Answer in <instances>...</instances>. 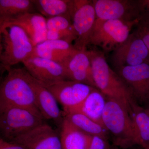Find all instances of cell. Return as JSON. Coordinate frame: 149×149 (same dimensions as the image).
Here are the masks:
<instances>
[{
  "label": "cell",
  "instance_id": "6da1fadb",
  "mask_svg": "<svg viewBox=\"0 0 149 149\" xmlns=\"http://www.w3.org/2000/svg\"><path fill=\"white\" fill-rule=\"evenodd\" d=\"M7 72L0 86V111L21 108L43 118L36 105L35 93L27 70L24 68H11Z\"/></svg>",
  "mask_w": 149,
  "mask_h": 149
},
{
  "label": "cell",
  "instance_id": "7a4b0ae2",
  "mask_svg": "<svg viewBox=\"0 0 149 149\" xmlns=\"http://www.w3.org/2000/svg\"><path fill=\"white\" fill-rule=\"evenodd\" d=\"M102 122L113 146L122 149L141 146V141L130 112L120 102L107 99Z\"/></svg>",
  "mask_w": 149,
  "mask_h": 149
},
{
  "label": "cell",
  "instance_id": "3957f363",
  "mask_svg": "<svg viewBox=\"0 0 149 149\" xmlns=\"http://www.w3.org/2000/svg\"><path fill=\"white\" fill-rule=\"evenodd\" d=\"M88 52L96 88L107 99L120 102L130 111V105L135 100L124 81L108 64L104 53Z\"/></svg>",
  "mask_w": 149,
  "mask_h": 149
},
{
  "label": "cell",
  "instance_id": "277c9868",
  "mask_svg": "<svg viewBox=\"0 0 149 149\" xmlns=\"http://www.w3.org/2000/svg\"><path fill=\"white\" fill-rule=\"evenodd\" d=\"M1 66L7 71L34 55L35 46L24 30L14 24L0 28Z\"/></svg>",
  "mask_w": 149,
  "mask_h": 149
},
{
  "label": "cell",
  "instance_id": "5b68a950",
  "mask_svg": "<svg viewBox=\"0 0 149 149\" xmlns=\"http://www.w3.org/2000/svg\"><path fill=\"white\" fill-rule=\"evenodd\" d=\"M139 22L97 19L89 45L100 47L106 52H113L127 40L132 28Z\"/></svg>",
  "mask_w": 149,
  "mask_h": 149
},
{
  "label": "cell",
  "instance_id": "8992f818",
  "mask_svg": "<svg viewBox=\"0 0 149 149\" xmlns=\"http://www.w3.org/2000/svg\"><path fill=\"white\" fill-rule=\"evenodd\" d=\"M45 119L32 112L18 107L0 111L1 138L11 141L46 123Z\"/></svg>",
  "mask_w": 149,
  "mask_h": 149
},
{
  "label": "cell",
  "instance_id": "52a82bcc",
  "mask_svg": "<svg viewBox=\"0 0 149 149\" xmlns=\"http://www.w3.org/2000/svg\"><path fill=\"white\" fill-rule=\"evenodd\" d=\"M71 18L77 37L74 47L79 50H87L97 19L93 1L74 0Z\"/></svg>",
  "mask_w": 149,
  "mask_h": 149
},
{
  "label": "cell",
  "instance_id": "ba28073f",
  "mask_svg": "<svg viewBox=\"0 0 149 149\" xmlns=\"http://www.w3.org/2000/svg\"><path fill=\"white\" fill-rule=\"evenodd\" d=\"M45 87L62 106L63 113L74 111L78 108L95 88L68 80L59 81Z\"/></svg>",
  "mask_w": 149,
  "mask_h": 149
},
{
  "label": "cell",
  "instance_id": "9c48e42d",
  "mask_svg": "<svg viewBox=\"0 0 149 149\" xmlns=\"http://www.w3.org/2000/svg\"><path fill=\"white\" fill-rule=\"evenodd\" d=\"M93 1L97 19L140 21L141 13L139 1L94 0Z\"/></svg>",
  "mask_w": 149,
  "mask_h": 149
},
{
  "label": "cell",
  "instance_id": "30bf717a",
  "mask_svg": "<svg viewBox=\"0 0 149 149\" xmlns=\"http://www.w3.org/2000/svg\"><path fill=\"white\" fill-rule=\"evenodd\" d=\"M112 61L116 68L149 63V51L136 30L113 52Z\"/></svg>",
  "mask_w": 149,
  "mask_h": 149
},
{
  "label": "cell",
  "instance_id": "8fae6325",
  "mask_svg": "<svg viewBox=\"0 0 149 149\" xmlns=\"http://www.w3.org/2000/svg\"><path fill=\"white\" fill-rule=\"evenodd\" d=\"M139 105H149V63L116 68Z\"/></svg>",
  "mask_w": 149,
  "mask_h": 149
},
{
  "label": "cell",
  "instance_id": "7c38bea8",
  "mask_svg": "<svg viewBox=\"0 0 149 149\" xmlns=\"http://www.w3.org/2000/svg\"><path fill=\"white\" fill-rule=\"evenodd\" d=\"M10 142L27 149H62L59 128L54 129L47 123Z\"/></svg>",
  "mask_w": 149,
  "mask_h": 149
},
{
  "label": "cell",
  "instance_id": "4fadbf2b",
  "mask_svg": "<svg viewBox=\"0 0 149 149\" xmlns=\"http://www.w3.org/2000/svg\"><path fill=\"white\" fill-rule=\"evenodd\" d=\"M22 63L28 73L45 86L67 80L64 67L58 63L32 56Z\"/></svg>",
  "mask_w": 149,
  "mask_h": 149
},
{
  "label": "cell",
  "instance_id": "5bb4252c",
  "mask_svg": "<svg viewBox=\"0 0 149 149\" xmlns=\"http://www.w3.org/2000/svg\"><path fill=\"white\" fill-rule=\"evenodd\" d=\"M28 77L35 93L36 105L42 116L45 120H53L59 128L64 117L56 100L47 88L28 72Z\"/></svg>",
  "mask_w": 149,
  "mask_h": 149
},
{
  "label": "cell",
  "instance_id": "9a60e30c",
  "mask_svg": "<svg viewBox=\"0 0 149 149\" xmlns=\"http://www.w3.org/2000/svg\"><path fill=\"white\" fill-rule=\"evenodd\" d=\"M62 65L65 70L67 80L84 83L96 88L87 50H77Z\"/></svg>",
  "mask_w": 149,
  "mask_h": 149
},
{
  "label": "cell",
  "instance_id": "2e32d148",
  "mask_svg": "<svg viewBox=\"0 0 149 149\" xmlns=\"http://www.w3.org/2000/svg\"><path fill=\"white\" fill-rule=\"evenodd\" d=\"M46 22L45 17L40 13H30L19 17L0 28L9 24L19 26L26 32L35 47L47 40Z\"/></svg>",
  "mask_w": 149,
  "mask_h": 149
},
{
  "label": "cell",
  "instance_id": "e0dca14e",
  "mask_svg": "<svg viewBox=\"0 0 149 149\" xmlns=\"http://www.w3.org/2000/svg\"><path fill=\"white\" fill-rule=\"evenodd\" d=\"M77 51L72 43L63 40H47L35 46L33 56L62 65Z\"/></svg>",
  "mask_w": 149,
  "mask_h": 149
},
{
  "label": "cell",
  "instance_id": "ac0fdd59",
  "mask_svg": "<svg viewBox=\"0 0 149 149\" xmlns=\"http://www.w3.org/2000/svg\"><path fill=\"white\" fill-rule=\"evenodd\" d=\"M46 20L47 40H63L72 44L77 39L70 17H54L46 18Z\"/></svg>",
  "mask_w": 149,
  "mask_h": 149
},
{
  "label": "cell",
  "instance_id": "d6986e66",
  "mask_svg": "<svg viewBox=\"0 0 149 149\" xmlns=\"http://www.w3.org/2000/svg\"><path fill=\"white\" fill-rule=\"evenodd\" d=\"M107 101L106 97L94 88L80 107L71 112L81 113L104 127L102 115Z\"/></svg>",
  "mask_w": 149,
  "mask_h": 149
},
{
  "label": "cell",
  "instance_id": "ffe728a7",
  "mask_svg": "<svg viewBox=\"0 0 149 149\" xmlns=\"http://www.w3.org/2000/svg\"><path fill=\"white\" fill-rule=\"evenodd\" d=\"M62 149H88L91 135L80 131L65 118L59 128Z\"/></svg>",
  "mask_w": 149,
  "mask_h": 149
},
{
  "label": "cell",
  "instance_id": "44dd1931",
  "mask_svg": "<svg viewBox=\"0 0 149 149\" xmlns=\"http://www.w3.org/2000/svg\"><path fill=\"white\" fill-rule=\"evenodd\" d=\"M35 6L29 0H0V27L19 17L35 13Z\"/></svg>",
  "mask_w": 149,
  "mask_h": 149
},
{
  "label": "cell",
  "instance_id": "7402d4cb",
  "mask_svg": "<svg viewBox=\"0 0 149 149\" xmlns=\"http://www.w3.org/2000/svg\"><path fill=\"white\" fill-rule=\"evenodd\" d=\"M32 1L40 14L46 18L72 16L74 0H32Z\"/></svg>",
  "mask_w": 149,
  "mask_h": 149
},
{
  "label": "cell",
  "instance_id": "603a6c76",
  "mask_svg": "<svg viewBox=\"0 0 149 149\" xmlns=\"http://www.w3.org/2000/svg\"><path fill=\"white\" fill-rule=\"evenodd\" d=\"M63 115L65 118L85 134L101 136L108 140L109 139V134L105 128L83 113L78 112H63Z\"/></svg>",
  "mask_w": 149,
  "mask_h": 149
},
{
  "label": "cell",
  "instance_id": "cb8c5ba5",
  "mask_svg": "<svg viewBox=\"0 0 149 149\" xmlns=\"http://www.w3.org/2000/svg\"><path fill=\"white\" fill-rule=\"evenodd\" d=\"M130 113L141 141L140 146L149 149V113L136 101L130 105Z\"/></svg>",
  "mask_w": 149,
  "mask_h": 149
},
{
  "label": "cell",
  "instance_id": "d4e9b609",
  "mask_svg": "<svg viewBox=\"0 0 149 149\" xmlns=\"http://www.w3.org/2000/svg\"><path fill=\"white\" fill-rule=\"evenodd\" d=\"M108 139L98 136H90L88 149H110Z\"/></svg>",
  "mask_w": 149,
  "mask_h": 149
},
{
  "label": "cell",
  "instance_id": "484cf974",
  "mask_svg": "<svg viewBox=\"0 0 149 149\" xmlns=\"http://www.w3.org/2000/svg\"><path fill=\"white\" fill-rule=\"evenodd\" d=\"M136 31L147 46L149 51V24L140 21L136 25Z\"/></svg>",
  "mask_w": 149,
  "mask_h": 149
},
{
  "label": "cell",
  "instance_id": "4316f807",
  "mask_svg": "<svg viewBox=\"0 0 149 149\" xmlns=\"http://www.w3.org/2000/svg\"><path fill=\"white\" fill-rule=\"evenodd\" d=\"M141 8L140 21L149 24V0H139Z\"/></svg>",
  "mask_w": 149,
  "mask_h": 149
},
{
  "label": "cell",
  "instance_id": "83f0119b",
  "mask_svg": "<svg viewBox=\"0 0 149 149\" xmlns=\"http://www.w3.org/2000/svg\"><path fill=\"white\" fill-rule=\"evenodd\" d=\"M0 149H27L20 144L0 139Z\"/></svg>",
  "mask_w": 149,
  "mask_h": 149
},
{
  "label": "cell",
  "instance_id": "f1b7e54d",
  "mask_svg": "<svg viewBox=\"0 0 149 149\" xmlns=\"http://www.w3.org/2000/svg\"><path fill=\"white\" fill-rule=\"evenodd\" d=\"M110 149H120V148H118V147L115 146H113V145H112L111 146V147Z\"/></svg>",
  "mask_w": 149,
  "mask_h": 149
},
{
  "label": "cell",
  "instance_id": "f546056e",
  "mask_svg": "<svg viewBox=\"0 0 149 149\" xmlns=\"http://www.w3.org/2000/svg\"><path fill=\"white\" fill-rule=\"evenodd\" d=\"M145 109H146V110L148 112V113H149V105L148 106L146 107H144Z\"/></svg>",
  "mask_w": 149,
  "mask_h": 149
},
{
  "label": "cell",
  "instance_id": "4dcf8cb0",
  "mask_svg": "<svg viewBox=\"0 0 149 149\" xmlns=\"http://www.w3.org/2000/svg\"><path fill=\"white\" fill-rule=\"evenodd\" d=\"M141 147V146H140ZM141 148H140V149H144V148H142V147H141Z\"/></svg>",
  "mask_w": 149,
  "mask_h": 149
}]
</instances>
